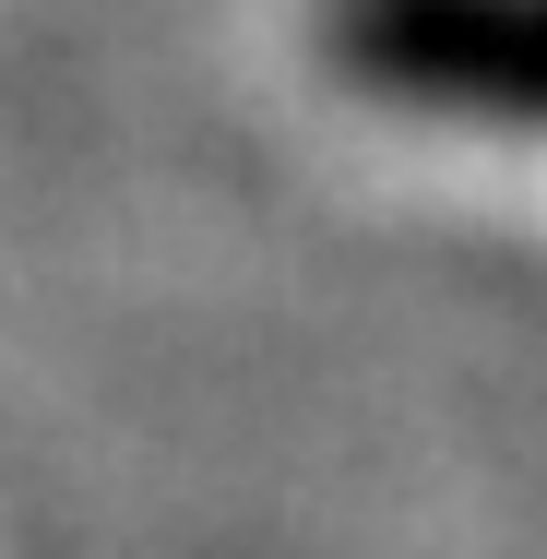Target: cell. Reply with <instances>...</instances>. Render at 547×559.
I'll return each instance as SVG.
<instances>
[{
    "label": "cell",
    "instance_id": "1",
    "mask_svg": "<svg viewBox=\"0 0 547 559\" xmlns=\"http://www.w3.org/2000/svg\"><path fill=\"white\" fill-rule=\"evenodd\" d=\"M310 48L333 96L405 131L547 143V0H322Z\"/></svg>",
    "mask_w": 547,
    "mask_h": 559
}]
</instances>
